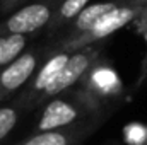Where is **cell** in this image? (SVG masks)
Instances as JSON below:
<instances>
[{"label": "cell", "mask_w": 147, "mask_h": 145, "mask_svg": "<svg viewBox=\"0 0 147 145\" xmlns=\"http://www.w3.org/2000/svg\"><path fill=\"white\" fill-rule=\"evenodd\" d=\"M110 106H105L103 103H99L94 96H91L80 85H74L70 89L60 92L58 96L48 99L43 104L41 114L33 128V133L77 125L94 116L110 114Z\"/></svg>", "instance_id": "cell-1"}, {"label": "cell", "mask_w": 147, "mask_h": 145, "mask_svg": "<svg viewBox=\"0 0 147 145\" xmlns=\"http://www.w3.org/2000/svg\"><path fill=\"white\" fill-rule=\"evenodd\" d=\"M91 96H94L105 106H110L115 99H120L123 92L121 79L118 77L116 70L103 60V56L87 70L82 80L77 84ZM111 108V106H110Z\"/></svg>", "instance_id": "cell-6"}, {"label": "cell", "mask_w": 147, "mask_h": 145, "mask_svg": "<svg viewBox=\"0 0 147 145\" xmlns=\"http://www.w3.org/2000/svg\"><path fill=\"white\" fill-rule=\"evenodd\" d=\"M125 3L134 5V7H142V9L147 7V0H125Z\"/></svg>", "instance_id": "cell-13"}, {"label": "cell", "mask_w": 147, "mask_h": 145, "mask_svg": "<svg viewBox=\"0 0 147 145\" xmlns=\"http://www.w3.org/2000/svg\"><path fill=\"white\" fill-rule=\"evenodd\" d=\"M106 118L108 114H101V116H94L77 125L46 130V132H36V133H31L28 138H24L17 145H80L101 126V123Z\"/></svg>", "instance_id": "cell-8"}, {"label": "cell", "mask_w": 147, "mask_h": 145, "mask_svg": "<svg viewBox=\"0 0 147 145\" xmlns=\"http://www.w3.org/2000/svg\"><path fill=\"white\" fill-rule=\"evenodd\" d=\"M69 56H70V53H65V51H51L43 60V63L38 67L36 72L33 73V77L28 80V84L14 96V101L26 113L34 111L45 104L46 92H48L50 85L58 77L60 70L67 63Z\"/></svg>", "instance_id": "cell-3"}, {"label": "cell", "mask_w": 147, "mask_h": 145, "mask_svg": "<svg viewBox=\"0 0 147 145\" xmlns=\"http://www.w3.org/2000/svg\"><path fill=\"white\" fill-rule=\"evenodd\" d=\"M142 10H144L142 7L128 5L123 0L118 7H115L108 14H105L89 31H86L82 36H79L77 39H74L63 51L65 53H72V51H77L80 48H86V46H91V44H96V43L106 39L113 33H116L118 29H121L123 26H127L128 22L135 21L140 15Z\"/></svg>", "instance_id": "cell-5"}, {"label": "cell", "mask_w": 147, "mask_h": 145, "mask_svg": "<svg viewBox=\"0 0 147 145\" xmlns=\"http://www.w3.org/2000/svg\"><path fill=\"white\" fill-rule=\"evenodd\" d=\"M89 2L91 0H63L60 3L58 10L55 12L53 19L50 21L48 28H46V38L51 39V38L57 36L84 7L89 5Z\"/></svg>", "instance_id": "cell-9"}, {"label": "cell", "mask_w": 147, "mask_h": 145, "mask_svg": "<svg viewBox=\"0 0 147 145\" xmlns=\"http://www.w3.org/2000/svg\"><path fill=\"white\" fill-rule=\"evenodd\" d=\"M50 53L48 43L28 46L14 62L0 70V104L9 101L28 84V80Z\"/></svg>", "instance_id": "cell-4"}, {"label": "cell", "mask_w": 147, "mask_h": 145, "mask_svg": "<svg viewBox=\"0 0 147 145\" xmlns=\"http://www.w3.org/2000/svg\"><path fill=\"white\" fill-rule=\"evenodd\" d=\"M29 39L31 36L24 34H0V70L29 46Z\"/></svg>", "instance_id": "cell-10"}, {"label": "cell", "mask_w": 147, "mask_h": 145, "mask_svg": "<svg viewBox=\"0 0 147 145\" xmlns=\"http://www.w3.org/2000/svg\"><path fill=\"white\" fill-rule=\"evenodd\" d=\"M63 0H31L0 21V34H24L34 38L46 31Z\"/></svg>", "instance_id": "cell-2"}, {"label": "cell", "mask_w": 147, "mask_h": 145, "mask_svg": "<svg viewBox=\"0 0 147 145\" xmlns=\"http://www.w3.org/2000/svg\"><path fill=\"white\" fill-rule=\"evenodd\" d=\"M24 2H28V0H0V15L2 17L9 15L10 12H14L21 5H24Z\"/></svg>", "instance_id": "cell-12"}, {"label": "cell", "mask_w": 147, "mask_h": 145, "mask_svg": "<svg viewBox=\"0 0 147 145\" xmlns=\"http://www.w3.org/2000/svg\"><path fill=\"white\" fill-rule=\"evenodd\" d=\"M26 111L21 108L14 99L12 101H5L0 104V145L7 140V137L16 130V126L19 125L22 114Z\"/></svg>", "instance_id": "cell-11"}, {"label": "cell", "mask_w": 147, "mask_h": 145, "mask_svg": "<svg viewBox=\"0 0 147 145\" xmlns=\"http://www.w3.org/2000/svg\"><path fill=\"white\" fill-rule=\"evenodd\" d=\"M101 58V48L96 46V44H91V46H86V48H80L77 51H72L67 63L63 65V68L60 70L58 77L55 79V82L50 85L48 92H46V99H51L55 96H58L60 92L70 89L74 85H77L82 77L87 73V70Z\"/></svg>", "instance_id": "cell-7"}]
</instances>
